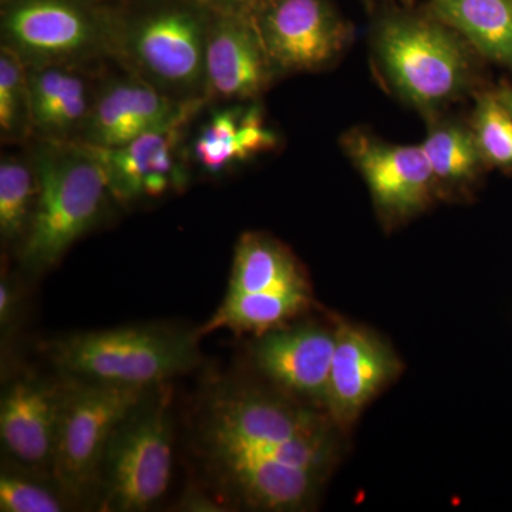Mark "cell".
I'll use <instances>...</instances> for the list:
<instances>
[{
  "instance_id": "cell-1",
  "label": "cell",
  "mask_w": 512,
  "mask_h": 512,
  "mask_svg": "<svg viewBox=\"0 0 512 512\" xmlns=\"http://www.w3.org/2000/svg\"><path fill=\"white\" fill-rule=\"evenodd\" d=\"M212 16L201 0H117L111 62L175 100H208L205 52Z\"/></svg>"
},
{
  "instance_id": "cell-2",
  "label": "cell",
  "mask_w": 512,
  "mask_h": 512,
  "mask_svg": "<svg viewBox=\"0 0 512 512\" xmlns=\"http://www.w3.org/2000/svg\"><path fill=\"white\" fill-rule=\"evenodd\" d=\"M28 147L39 180V197L18 256L23 268L42 274L55 268L117 202L99 158L86 144L32 140Z\"/></svg>"
},
{
  "instance_id": "cell-3",
  "label": "cell",
  "mask_w": 512,
  "mask_h": 512,
  "mask_svg": "<svg viewBox=\"0 0 512 512\" xmlns=\"http://www.w3.org/2000/svg\"><path fill=\"white\" fill-rule=\"evenodd\" d=\"M200 333L165 326L72 333L45 345L59 375L119 386L153 387L200 362Z\"/></svg>"
},
{
  "instance_id": "cell-4",
  "label": "cell",
  "mask_w": 512,
  "mask_h": 512,
  "mask_svg": "<svg viewBox=\"0 0 512 512\" xmlns=\"http://www.w3.org/2000/svg\"><path fill=\"white\" fill-rule=\"evenodd\" d=\"M173 389L150 387L111 433L101 460L96 507L141 512L161 500L173 468Z\"/></svg>"
},
{
  "instance_id": "cell-5",
  "label": "cell",
  "mask_w": 512,
  "mask_h": 512,
  "mask_svg": "<svg viewBox=\"0 0 512 512\" xmlns=\"http://www.w3.org/2000/svg\"><path fill=\"white\" fill-rule=\"evenodd\" d=\"M113 2L0 0V46L26 64L110 62Z\"/></svg>"
},
{
  "instance_id": "cell-6",
  "label": "cell",
  "mask_w": 512,
  "mask_h": 512,
  "mask_svg": "<svg viewBox=\"0 0 512 512\" xmlns=\"http://www.w3.org/2000/svg\"><path fill=\"white\" fill-rule=\"evenodd\" d=\"M64 379L66 394L50 474L74 507L96 501L111 433L150 387Z\"/></svg>"
},
{
  "instance_id": "cell-7",
  "label": "cell",
  "mask_w": 512,
  "mask_h": 512,
  "mask_svg": "<svg viewBox=\"0 0 512 512\" xmlns=\"http://www.w3.org/2000/svg\"><path fill=\"white\" fill-rule=\"evenodd\" d=\"M384 72L404 99L433 109L466 86L470 64L463 43L443 22L394 16L377 30Z\"/></svg>"
},
{
  "instance_id": "cell-8",
  "label": "cell",
  "mask_w": 512,
  "mask_h": 512,
  "mask_svg": "<svg viewBox=\"0 0 512 512\" xmlns=\"http://www.w3.org/2000/svg\"><path fill=\"white\" fill-rule=\"evenodd\" d=\"M208 104L210 101H197L174 120L123 146H89L99 158L117 204L134 207L187 190L192 173L188 136Z\"/></svg>"
},
{
  "instance_id": "cell-9",
  "label": "cell",
  "mask_w": 512,
  "mask_h": 512,
  "mask_svg": "<svg viewBox=\"0 0 512 512\" xmlns=\"http://www.w3.org/2000/svg\"><path fill=\"white\" fill-rule=\"evenodd\" d=\"M255 22L279 76L323 69L349 40L330 0H268Z\"/></svg>"
},
{
  "instance_id": "cell-10",
  "label": "cell",
  "mask_w": 512,
  "mask_h": 512,
  "mask_svg": "<svg viewBox=\"0 0 512 512\" xmlns=\"http://www.w3.org/2000/svg\"><path fill=\"white\" fill-rule=\"evenodd\" d=\"M202 433L276 443L329 433L328 420L309 407L254 387L220 386L205 402Z\"/></svg>"
},
{
  "instance_id": "cell-11",
  "label": "cell",
  "mask_w": 512,
  "mask_h": 512,
  "mask_svg": "<svg viewBox=\"0 0 512 512\" xmlns=\"http://www.w3.org/2000/svg\"><path fill=\"white\" fill-rule=\"evenodd\" d=\"M197 101L201 100L178 101L168 97L136 74L110 62L101 74L92 111L77 143L123 146L174 120Z\"/></svg>"
},
{
  "instance_id": "cell-12",
  "label": "cell",
  "mask_w": 512,
  "mask_h": 512,
  "mask_svg": "<svg viewBox=\"0 0 512 512\" xmlns=\"http://www.w3.org/2000/svg\"><path fill=\"white\" fill-rule=\"evenodd\" d=\"M66 379L25 373L8 383L0 402V439L12 461L50 474ZM52 476V474H50Z\"/></svg>"
},
{
  "instance_id": "cell-13",
  "label": "cell",
  "mask_w": 512,
  "mask_h": 512,
  "mask_svg": "<svg viewBox=\"0 0 512 512\" xmlns=\"http://www.w3.org/2000/svg\"><path fill=\"white\" fill-rule=\"evenodd\" d=\"M278 77L255 18L214 12L205 52L208 101L259 100Z\"/></svg>"
},
{
  "instance_id": "cell-14",
  "label": "cell",
  "mask_w": 512,
  "mask_h": 512,
  "mask_svg": "<svg viewBox=\"0 0 512 512\" xmlns=\"http://www.w3.org/2000/svg\"><path fill=\"white\" fill-rule=\"evenodd\" d=\"M336 328L298 325L256 336L251 356L256 369L279 387L325 409Z\"/></svg>"
},
{
  "instance_id": "cell-15",
  "label": "cell",
  "mask_w": 512,
  "mask_h": 512,
  "mask_svg": "<svg viewBox=\"0 0 512 512\" xmlns=\"http://www.w3.org/2000/svg\"><path fill=\"white\" fill-rule=\"evenodd\" d=\"M204 111L195 130L192 124L187 151L191 168L205 177L222 178L278 146L259 100L212 103Z\"/></svg>"
},
{
  "instance_id": "cell-16",
  "label": "cell",
  "mask_w": 512,
  "mask_h": 512,
  "mask_svg": "<svg viewBox=\"0 0 512 512\" xmlns=\"http://www.w3.org/2000/svg\"><path fill=\"white\" fill-rule=\"evenodd\" d=\"M399 372V359L382 339L359 326L339 323L325 404L330 419L340 426L352 424Z\"/></svg>"
},
{
  "instance_id": "cell-17",
  "label": "cell",
  "mask_w": 512,
  "mask_h": 512,
  "mask_svg": "<svg viewBox=\"0 0 512 512\" xmlns=\"http://www.w3.org/2000/svg\"><path fill=\"white\" fill-rule=\"evenodd\" d=\"M345 144L380 210L407 217L429 202L437 180L420 144L394 146L363 133L350 134Z\"/></svg>"
},
{
  "instance_id": "cell-18",
  "label": "cell",
  "mask_w": 512,
  "mask_h": 512,
  "mask_svg": "<svg viewBox=\"0 0 512 512\" xmlns=\"http://www.w3.org/2000/svg\"><path fill=\"white\" fill-rule=\"evenodd\" d=\"M221 490L244 507L261 511H302L311 507L325 474L265 458L202 456Z\"/></svg>"
},
{
  "instance_id": "cell-19",
  "label": "cell",
  "mask_w": 512,
  "mask_h": 512,
  "mask_svg": "<svg viewBox=\"0 0 512 512\" xmlns=\"http://www.w3.org/2000/svg\"><path fill=\"white\" fill-rule=\"evenodd\" d=\"M110 62L28 67L33 140L56 143L80 140L101 74Z\"/></svg>"
},
{
  "instance_id": "cell-20",
  "label": "cell",
  "mask_w": 512,
  "mask_h": 512,
  "mask_svg": "<svg viewBox=\"0 0 512 512\" xmlns=\"http://www.w3.org/2000/svg\"><path fill=\"white\" fill-rule=\"evenodd\" d=\"M228 293L312 296V289L285 245L261 232H245L235 245Z\"/></svg>"
},
{
  "instance_id": "cell-21",
  "label": "cell",
  "mask_w": 512,
  "mask_h": 512,
  "mask_svg": "<svg viewBox=\"0 0 512 512\" xmlns=\"http://www.w3.org/2000/svg\"><path fill=\"white\" fill-rule=\"evenodd\" d=\"M431 9L481 55L512 67V0H431Z\"/></svg>"
},
{
  "instance_id": "cell-22",
  "label": "cell",
  "mask_w": 512,
  "mask_h": 512,
  "mask_svg": "<svg viewBox=\"0 0 512 512\" xmlns=\"http://www.w3.org/2000/svg\"><path fill=\"white\" fill-rule=\"evenodd\" d=\"M312 296L281 293H228L212 318L198 329L200 336L228 329L237 333L264 335L282 328L306 311Z\"/></svg>"
},
{
  "instance_id": "cell-23",
  "label": "cell",
  "mask_w": 512,
  "mask_h": 512,
  "mask_svg": "<svg viewBox=\"0 0 512 512\" xmlns=\"http://www.w3.org/2000/svg\"><path fill=\"white\" fill-rule=\"evenodd\" d=\"M39 180L28 144L0 157V238L16 252L22 247L35 215Z\"/></svg>"
},
{
  "instance_id": "cell-24",
  "label": "cell",
  "mask_w": 512,
  "mask_h": 512,
  "mask_svg": "<svg viewBox=\"0 0 512 512\" xmlns=\"http://www.w3.org/2000/svg\"><path fill=\"white\" fill-rule=\"evenodd\" d=\"M0 140L26 146L33 140L29 72L15 53L0 46Z\"/></svg>"
},
{
  "instance_id": "cell-25",
  "label": "cell",
  "mask_w": 512,
  "mask_h": 512,
  "mask_svg": "<svg viewBox=\"0 0 512 512\" xmlns=\"http://www.w3.org/2000/svg\"><path fill=\"white\" fill-rule=\"evenodd\" d=\"M420 146L436 180L447 183L470 180L485 163L473 130L457 124L431 128Z\"/></svg>"
},
{
  "instance_id": "cell-26",
  "label": "cell",
  "mask_w": 512,
  "mask_h": 512,
  "mask_svg": "<svg viewBox=\"0 0 512 512\" xmlns=\"http://www.w3.org/2000/svg\"><path fill=\"white\" fill-rule=\"evenodd\" d=\"M73 507L55 478L13 461L0 473V511L62 512Z\"/></svg>"
},
{
  "instance_id": "cell-27",
  "label": "cell",
  "mask_w": 512,
  "mask_h": 512,
  "mask_svg": "<svg viewBox=\"0 0 512 512\" xmlns=\"http://www.w3.org/2000/svg\"><path fill=\"white\" fill-rule=\"evenodd\" d=\"M473 133L485 163L512 168V114L497 94H485L478 101Z\"/></svg>"
},
{
  "instance_id": "cell-28",
  "label": "cell",
  "mask_w": 512,
  "mask_h": 512,
  "mask_svg": "<svg viewBox=\"0 0 512 512\" xmlns=\"http://www.w3.org/2000/svg\"><path fill=\"white\" fill-rule=\"evenodd\" d=\"M19 302L18 286L13 284L8 274H3L0 281V328L3 336L18 318Z\"/></svg>"
},
{
  "instance_id": "cell-29",
  "label": "cell",
  "mask_w": 512,
  "mask_h": 512,
  "mask_svg": "<svg viewBox=\"0 0 512 512\" xmlns=\"http://www.w3.org/2000/svg\"><path fill=\"white\" fill-rule=\"evenodd\" d=\"M215 13L256 18L268 0H201Z\"/></svg>"
},
{
  "instance_id": "cell-30",
  "label": "cell",
  "mask_w": 512,
  "mask_h": 512,
  "mask_svg": "<svg viewBox=\"0 0 512 512\" xmlns=\"http://www.w3.org/2000/svg\"><path fill=\"white\" fill-rule=\"evenodd\" d=\"M495 94H497L498 99H500L501 103H503L512 114V87H501Z\"/></svg>"
},
{
  "instance_id": "cell-31",
  "label": "cell",
  "mask_w": 512,
  "mask_h": 512,
  "mask_svg": "<svg viewBox=\"0 0 512 512\" xmlns=\"http://www.w3.org/2000/svg\"><path fill=\"white\" fill-rule=\"evenodd\" d=\"M106 2H117V0H106Z\"/></svg>"
}]
</instances>
